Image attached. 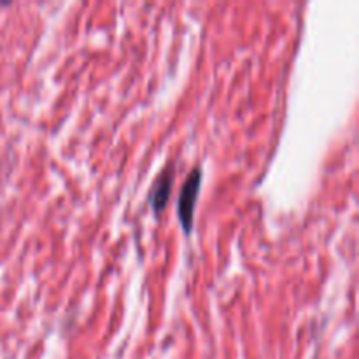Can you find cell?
I'll use <instances>...</instances> for the list:
<instances>
[{"instance_id":"6da1fadb","label":"cell","mask_w":359,"mask_h":359,"mask_svg":"<svg viewBox=\"0 0 359 359\" xmlns=\"http://www.w3.org/2000/svg\"><path fill=\"white\" fill-rule=\"evenodd\" d=\"M200 188H202V168L195 167L186 177L182 184L181 193H179V205L177 216L181 221V226L186 233H189L193 228V219H195V207L198 200Z\"/></svg>"},{"instance_id":"7a4b0ae2","label":"cell","mask_w":359,"mask_h":359,"mask_svg":"<svg viewBox=\"0 0 359 359\" xmlns=\"http://www.w3.org/2000/svg\"><path fill=\"white\" fill-rule=\"evenodd\" d=\"M172 182H174V168L168 165V167H165L160 172V175L154 181L153 188H151L149 202L154 212H161L165 209V205H167L168 196H170L172 191Z\"/></svg>"}]
</instances>
